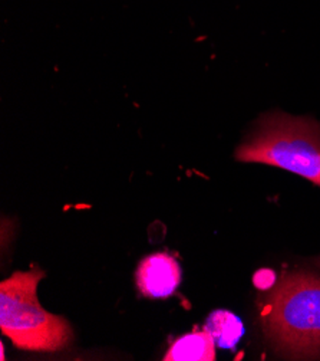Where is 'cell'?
<instances>
[{
	"instance_id": "6da1fadb",
	"label": "cell",
	"mask_w": 320,
	"mask_h": 361,
	"mask_svg": "<svg viewBox=\"0 0 320 361\" xmlns=\"http://www.w3.org/2000/svg\"><path fill=\"white\" fill-rule=\"evenodd\" d=\"M260 318L279 353L320 355V278L305 271L283 274L260 300Z\"/></svg>"
},
{
	"instance_id": "7a4b0ae2",
	"label": "cell",
	"mask_w": 320,
	"mask_h": 361,
	"mask_svg": "<svg viewBox=\"0 0 320 361\" xmlns=\"http://www.w3.org/2000/svg\"><path fill=\"white\" fill-rule=\"evenodd\" d=\"M236 159L292 171L320 188V124L279 111L264 114L237 147Z\"/></svg>"
},
{
	"instance_id": "3957f363",
	"label": "cell",
	"mask_w": 320,
	"mask_h": 361,
	"mask_svg": "<svg viewBox=\"0 0 320 361\" xmlns=\"http://www.w3.org/2000/svg\"><path fill=\"white\" fill-rule=\"evenodd\" d=\"M44 276V271L33 268L15 272L0 283V330L20 350L52 353L72 340L69 322L38 301V283Z\"/></svg>"
},
{
	"instance_id": "277c9868",
	"label": "cell",
	"mask_w": 320,
	"mask_h": 361,
	"mask_svg": "<svg viewBox=\"0 0 320 361\" xmlns=\"http://www.w3.org/2000/svg\"><path fill=\"white\" fill-rule=\"evenodd\" d=\"M135 282L147 298H168L181 283V267L171 255L157 252L139 262Z\"/></svg>"
},
{
	"instance_id": "5b68a950",
	"label": "cell",
	"mask_w": 320,
	"mask_h": 361,
	"mask_svg": "<svg viewBox=\"0 0 320 361\" xmlns=\"http://www.w3.org/2000/svg\"><path fill=\"white\" fill-rule=\"evenodd\" d=\"M165 361H212L216 360V343L204 331H194L177 338L167 351Z\"/></svg>"
},
{
	"instance_id": "8992f818",
	"label": "cell",
	"mask_w": 320,
	"mask_h": 361,
	"mask_svg": "<svg viewBox=\"0 0 320 361\" xmlns=\"http://www.w3.org/2000/svg\"><path fill=\"white\" fill-rule=\"evenodd\" d=\"M204 330L212 337L216 345L220 348H234L244 334L241 319L227 310L212 311L207 321Z\"/></svg>"
},
{
	"instance_id": "52a82bcc",
	"label": "cell",
	"mask_w": 320,
	"mask_h": 361,
	"mask_svg": "<svg viewBox=\"0 0 320 361\" xmlns=\"http://www.w3.org/2000/svg\"><path fill=\"white\" fill-rule=\"evenodd\" d=\"M314 264H316V267L320 269V257H319L317 259H314Z\"/></svg>"
}]
</instances>
